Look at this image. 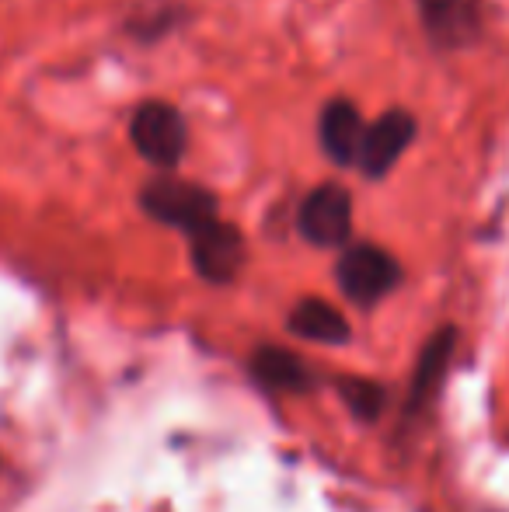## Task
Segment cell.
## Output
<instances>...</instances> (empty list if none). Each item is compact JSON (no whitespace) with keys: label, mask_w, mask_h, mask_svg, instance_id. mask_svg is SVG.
Masks as SVG:
<instances>
[{"label":"cell","mask_w":509,"mask_h":512,"mask_svg":"<svg viewBox=\"0 0 509 512\" xmlns=\"http://www.w3.org/2000/svg\"><path fill=\"white\" fill-rule=\"evenodd\" d=\"M335 283L349 304L374 307L401 283V265L377 244H349L335 265Z\"/></svg>","instance_id":"6da1fadb"},{"label":"cell","mask_w":509,"mask_h":512,"mask_svg":"<svg viewBox=\"0 0 509 512\" xmlns=\"http://www.w3.org/2000/svg\"><path fill=\"white\" fill-rule=\"evenodd\" d=\"M140 206L154 216L157 223L182 230L185 237H192L196 230H203L206 223L217 220V199L206 189L192 182H178V178H157L140 192Z\"/></svg>","instance_id":"7a4b0ae2"},{"label":"cell","mask_w":509,"mask_h":512,"mask_svg":"<svg viewBox=\"0 0 509 512\" xmlns=\"http://www.w3.org/2000/svg\"><path fill=\"white\" fill-rule=\"evenodd\" d=\"M129 136H133L143 161L161 171L175 168L185 157V147H189V126H185L182 112L168 102H147L136 108Z\"/></svg>","instance_id":"3957f363"},{"label":"cell","mask_w":509,"mask_h":512,"mask_svg":"<svg viewBox=\"0 0 509 512\" xmlns=\"http://www.w3.org/2000/svg\"><path fill=\"white\" fill-rule=\"evenodd\" d=\"M297 230L314 248H342L353 234V199L342 185H318L297 209Z\"/></svg>","instance_id":"277c9868"},{"label":"cell","mask_w":509,"mask_h":512,"mask_svg":"<svg viewBox=\"0 0 509 512\" xmlns=\"http://www.w3.org/2000/svg\"><path fill=\"white\" fill-rule=\"evenodd\" d=\"M189 248L196 272L213 286L231 283L241 272V265H245V237L231 223L220 220V216L189 237Z\"/></svg>","instance_id":"5b68a950"},{"label":"cell","mask_w":509,"mask_h":512,"mask_svg":"<svg viewBox=\"0 0 509 512\" xmlns=\"http://www.w3.org/2000/svg\"><path fill=\"white\" fill-rule=\"evenodd\" d=\"M248 370H252L255 384L269 394H307L318 387V373L304 356L272 342L258 345L248 359Z\"/></svg>","instance_id":"8992f818"},{"label":"cell","mask_w":509,"mask_h":512,"mask_svg":"<svg viewBox=\"0 0 509 512\" xmlns=\"http://www.w3.org/2000/svg\"><path fill=\"white\" fill-rule=\"evenodd\" d=\"M457 349V328L454 324H443L433 335L426 338L419 352V363H415L412 384H408V398H405V415H419L433 405V398L440 394L443 377L450 370V359Z\"/></svg>","instance_id":"52a82bcc"},{"label":"cell","mask_w":509,"mask_h":512,"mask_svg":"<svg viewBox=\"0 0 509 512\" xmlns=\"http://www.w3.org/2000/svg\"><path fill=\"white\" fill-rule=\"evenodd\" d=\"M415 136V122L408 112H387L377 122H370L367 133H363V147L356 157V168L370 178H381L394 168L401 154L408 150Z\"/></svg>","instance_id":"ba28073f"},{"label":"cell","mask_w":509,"mask_h":512,"mask_svg":"<svg viewBox=\"0 0 509 512\" xmlns=\"http://www.w3.org/2000/svg\"><path fill=\"white\" fill-rule=\"evenodd\" d=\"M419 18L429 39L450 49L471 42L482 25L475 0H419Z\"/></svg>","instance_id":"9c48e42d"},{"label":"cell","mask_w":509,"mask_h":512,"mask_svg":"<svg viewBox=\"0 0 509 512\" xmlns=\"http://www.w3.org/2000/svg\"><path fill=\"white\" fill-rule=\"evenodd\" d=\"M286 328L314 345H346L353 338L346 314L321 297H304L300 304H293L290 317H286Z\"/></svg>","instance_id":"30bf717a"},{"label":"cell","mask_w":509,"mask_h":512,"mask_svg":"<svg viewBox=\"0 0 509 512\" xmlns=\"http://www.w3.org/2000/svg\"><path fill=\"white\" fill-rule=\"evenodd\" d=\"M318 133H321V147H325V154L335 164H356L367 122L360 119V108L353 102H332L321 112Z\"/></svg>","instance_id":"8fae6325"},{"label":"cell","mask_w":509,"mask_h":512,"mask_svg":"<svg viewBox=\"0 0 509 512\" xmlns=\"http://www.w3.org/2000/svg\"><path fill=\"white\" fill-rule=\"evenodd\" d=\"M335 391H339V398L346 401V408L360 422H377V418H384L387 405H391V391L381 380L370 377H339L335 380Z\"/></svg>","instance_id":"7c38bea8"}]
</instances>
